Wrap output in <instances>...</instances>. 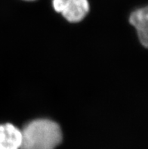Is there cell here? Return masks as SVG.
Returning <instances> with one entry per match:
<instances>
[{
  "instance_id": "cell-1",
  "label": "cell",
  "mask_w": 148,
  "mask_h": 149,
  "mask_svg": "<svg viewBox=\"0 0 148 149\" xmlns=\"http://www.w3.org/2000/svg\"><path fill=\"white\" fill-rule=\"evenodd\" d=\"M21 132V149H54L62 140L60 126L51 120L31 121Z\"/></svg>"
},
{
  "instance_id": "cell-2",
  "label": "cell",
  "mask_w": 148,
  "mask_h": 149,
  "mask_svg": "<svg viewBox=\"0 0 148 149\" xmlns=\"http://www.w3.org/2000/svg\"><path fill=\"white\" fill-rule=\"evenodd\" d=\"M54 9L71 23L83 21L89 11L88 0H52Z\"/></svg>"
},
{
  "instance_id": "cell-4",
  "label": "cell",
  "mask_w": 148,
  "mask_h": 149,
  "mask_svg": "<svg viewBox=\"0 0 148 149\" xmlns=\"http://www.w3.org/2000/svg\"><path fill=\"white\" fill-rule=\"evenodd\" d=\"M148 9L147 7L135 10L131 14L129 22L137 30L139 40L145 48L148 45Z\"/></svg>"
},
{
  "instance_id": "cell-5",
  "label": "cell",
  "mask_w": 148,
  "mask_h": 149,
  "mask_svg": "<svg viewBox=\"0 0 148 149\" xmlns=\"http://www.w3.org/2000/svg\"><path fill=\"white\" fill-rule=\"evenodd\" d=\"M24 1H28V2H31V1H34V0H24Z\"/></svg>"
},
{
  "instance_id": "cell-3",
  "label": "cell",
  "mask_w": 148,
  "mask_h": 149,
  "mask_svg": "<svg viewBox=\"0 0 148 149\" xmlns=\"http://www.w3.org/2000/svg\"><path fill=\"white\" fill-rule=\"evenodd\" d=\"M22 132L11 123L0 125V149H21Z\"/></svg>"
}]
</instances>
